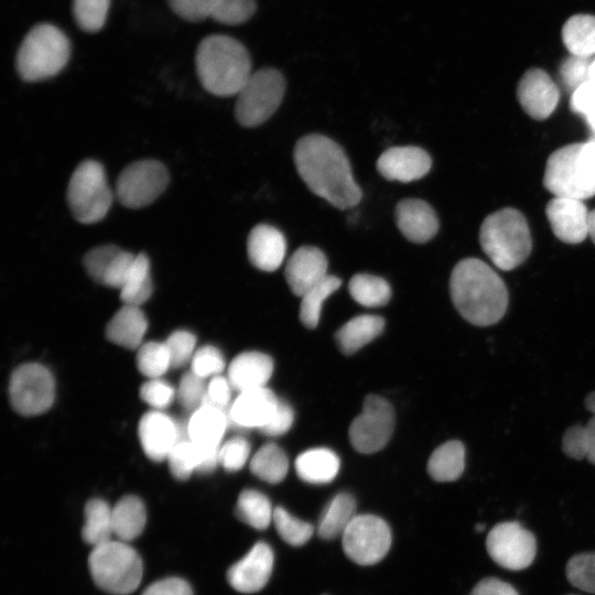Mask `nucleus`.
Wrapping results in <instances>:
<instances>
[{
    "mask_svg": "<svg viewBox=\"0 0 595 595\" xmlns=\"http://www.w3.org/2000/svg\"><path fill=\"white\" fill-rule=\"evenodd\" d=\"M294 164L300 177L317 196L339 209L354 207L361 199L349 160L338 143L312 133L294 147Z\"/></svg>",
    "mask_w": 595,
    "mask_h": 595,
    "instance_id": "nucleus-1",
    "label": "nucleus"
},
{
    "mask_svg": "<svg viewBox=\"0 0 595 595\" xmlns=\"http://www.w3.org/2000/svg\"><path fill=\"white\" fill-rule=\"evenodd\" d=\"M451 299L464 320L476 326L499 322L508 307V291L501 278L484 261L461 260L450 279Z\"/></svg>",
    "mask_w": 595,
    "mask_h": 595,
    "instance_id": "nucleus-2",
    "label": "nucleus"
},
{
    "mask_svg": "<svg viewBox=\"0 0 595 595\" xmlns=\"http://www.w3.org/2000/svg\"><path fill=\"white\" fill-rule=\"evenodd\" d=\"M195 65L202 86L220 97L237 95L252 74L245 45L223 34L208 35L199 42Z\"/></svg>",
    "mask_w": 595,
    "mask_h": 595,
    "instance_id": "nucleus-3",
    "label": "nucleus"
},
{
    "mask_svg": "<svg viewBox=\"0 0 595 595\" xmlns=\"http://www.w3.org/2000/svg\"><path fill=\"white\" fill-rule=\"evenodd\" d=\"M543 183L558 197L595 195V140L560 148L548 159Z\"/></svg>",
    "mask_w": 595,
    "mask_h": 595,
    "instance_id": "nucleus-4",
    "label": "nucleus"
},
{
    "mask_svg": "<svg viewBox=\"0 0 595 595\" xmlns=\"http://www.w3.org/2000/svg\"><path fill=\"white\" fill-rule=\"evenodd\" d=\"M71 56L66 34L50 23L34 25L19 46L15 67L25 82L51 78L64 69Z\"/></svg>",
    "mask_w": 595,
    "mask_h": 595,
    "instance_id": "nucleus-5",
    "label": "nucleus"
},
{
    "mask_svg": "<svg viewBox=\"0 0 595 595\" xmlns=\"http://www.w3.org/2000/svg\"><path fill=\"white\" fill-rule=\"evenodd\" d=\"M479 241L493 263L506 271L521 264L531 251L527 220L515 208H504L486 217L480 227Z\"/></svg>",
    "mask_w": 595,
    "mask_h": 595,
    "instance_id": "nucleus-6",
    "label": "nucleus"
},
{
    "mask_svg": "<svg viewBox=\"0 0 595 595\" xmlns=\"http://www.w3.org/2000/svg\"><path fill=\"white\" fill-rule=\"evenodd\" d=\"M88 566L95 584L115 595L134 592L143 573L138 552L127 542L113 539L93 548Z\"/></svg>",
    "mask_w": 595,
    "mask_h": 595,
    "instance_id": "nucleus-7",
    "label": "nucleus"
},
{
    "mask_svg": "<svg viewBox=\"0 0 595 595\" xmlns=\"http://www.w3.org/2000/svg\"><path fill=\"white\" fill-rule=\"evenodd\" d=\"M112 199L104 166L95 160L80 162L67 186V203L74 218L83 224L97 223L107 215Z\"/></svg>",
    "mask_w": 595,
    "mask_h": 595,
    "instance_id": "nucleus-8",
    "label": "nucleus"
},
{
    "mask_svg": "<svg viewBox=\"0 0 595 595\" xmlns=\"http://www.w3.org/2000/svg\"><path fill=\"white\" fill-rule=\"evenodd\" d=\"M284 91V77L275 68L266 67L252 73L237 94V121L248 128L263 123L279 108Z\"/></svg>",
    "mask_w": 595,
    "mask_h": 595,
    "instance_id": "nucleus-9",
    "label": "nucleus"
},
{
    "mask_svg": "<svg viewBox=\"0 0 595 595\" xmlns=\"http://www.w3.org/2000/svg\"><path fill=\"white\" fill-rule=\"evenodd\" d=\"M9 396L13 409L22 415H37L47 411L55 397L51 371L36 363L23 364L10 378Z\"/></svg>",
    "mask_w": 595,
    "mask_h": 595,
    "instance_id": "nucleus-10",
    "label": "nucleus"
},
{
    "mask_svg": "<svg viewBox=\"0 0 595 595\" xmlns=\"http://www.w3.org/2000/svg\"><path fill=\"white\" fill-rule=\"evenodd\" d=\"M169 173L156 160H140L126 166L116 185L118 201L128 208H142L153 203L166 188Z\"/></svg>",
    "mask_w": 595,
    "mask_h": 595,
    "instance_id": "nucleus-11",
    "label": "nucleus"
},
{
    "mask_svg": "<svg viewBox=\"0 0 595 595\" xmlns=\"http://www.w3.org/2000/svg\"><path fill=\"white\" fill-rule=\"evenodd\" d=\"M345 554L359 565L381 561L391 545L388 523L374 515H356L342 536Z\"/></svg>",
    "mask_w": 595,
    "mask_h": 595,
    "instance_id": "nucleus-12",
    "label": "nucleus"
},
{
    "mask_svg": "<svg viewBox=\"0 0 595 595\" xmlns=\"http://www.w3.org/2000/svg\"><path fill=\"white\" fill-rule=\"evenodd\" d=\"M394 429V411L383 398L369 394L365 398L363 411L357 415L348 431L353 447L364 454L383 448Z\"/></svg>",
    "mask_w": 595,
    "mask_h": 595,
    "instance_id": "nucleus-13",
    "label": "nucleus"
},
{
    "mask_svg": "<svg viewBox=\"0 0 595 595\" xmlns=\"http://www.w3.org/2000/svg\"><path fill=\"white\" fill-rule=\"evenodd\" d=\"M486 549L499 566L520 571L530 566L536 558L537 541L532 532L518 521L496 524L487 534Z\"/></svg>",
    "mask_w": 595,
    "mask_h": 595,
    "instance_id": "nucleus-14",
    "label": "nucleus"
},
{
    "mask_svg": "<svg viewBox=\"0 0 595 595\" xmlns=\"http://www.w3.org/2000/svg\"><path fill=\"white\" fill-rule=\"evenodd\" d=\"M274 555L266 542L256 543L248 553L227 571V581L237 592L251 594L262 589L273 570Z\"/></svg>",
    "mask_w": 595,
    "mask_h": 595,
    "instance_id": "nucleus-15",
    "label": "nucleus"
},
{
    "mask_svg": "<svg viewBox=\"0 0 595 595\" xmlns=\"http://www.w3.org/2000/svg\"><path fill=\"white\" fill-rule=\"evenodd\" d=\"M134 258L136 255L115 245H102L90 249L83 263L96 282L120 290Z\"/></svg>",
    "mask_w": 595,
    "mask_h": 595,
    "instance_id": "nucleus-16",
    "label": "nucleus"
},
{
    "mask_svg": "<svg viewBox=\"0 0 595 595\" xmlns=\"http://www.w3.org/2000/svg\"><path fill=\"white\" fill-rule=\"evenodd\" d=\"M138 432L145 455L154 462L167 459L183 439L178 424L160 410L147 412L139 422Z\"/></svg>",
    "mask_w": 595,
    "mask_h": 595,
    "instance_id": "nucleus-17",
    "label": "nucleus"
},
{
    "mask_svg": "<svg viewBox=\"0 0 595 595\" xmlns=\"http://www.w3.org/2000/svg\"><path fill=\"white\" fill-rule=\"evenodd\" d=\"M432 165L429 153L419 147H393L381 153L377 170L386 180L409 183L425 176Z\"/></svg>",
    "mask_w": 595,
    "mask_h": 595,
    "instance_id": "nucleus-18",
    "label": "nucleus"
},
{
    "mask_svg": "<svg viewBox=\"0 0 595 595\" xmlns=\"http://www.w3.org/2000/svg\"><path fill=\"white\" fill-rule=\"evenodd\" d=\"M547 217L554 235L567 244L582 242L588 236V216L581 199L554 196L547 205Z\"/></svg>",
    "mask_w": 595,
    "mask_h": 595,
    "instance_id": "nucleus-19",
    "label": "nucleus"
},
{
    "mask_svg": "<svg viewBox=\"0 0 595 595\" xmlns=\"http://www.w3.org/2000/svg\"><path fill=\"white\" fill-rule=\"evenodd\" d=\"M517 97L529 116L541 120L554 111L559 101V89L544 71L531 68L521 77Z\"/></svg>",
    "mask_w": 595,
    "mask_h": 595,
    "instance_id": "nucleus-20",
    "label": "nucleus"
},
{
    "mask_svg": "<svg viewBox=\"0 0 595 595\" xmlns=\"http://www.w3.org/2000/svg\"><path fill=\"white\" fill-rule=\"evenodd\" d=\"M284 274L290 290L301 298L327 275V259L321 249L302 246L288 260Z\"/></svg>",
    "mask_w": 595,
    "mask_h": 595,
    "instance_id": "nucleus-21",
    "label": "nucleus"
},
{
    "mask_svg": "<svg viewBox=\"0 0 595 595\" xmlns=\"http://www.w3.org/2000/svg\"><path fill=\"white\" fill-rule=\"evenodd\" d=\"M279 398L267 387L239 392L229 407L228 419L237 426L261 429L273 415Z\"/></svg>",
    "mask_w": 595,
    "mask_h": 595,
    "instance_id": "nucleus-22",
    "label": "nucleus"
},
{
    "mask_svg": "<svg viewBox=\"0 0 595 595\" xmlns=\"http://www.w3.org/2000/svg\"><path fill=\"white\" fill-rule=\"evenodd\" d=\"M219 447L202 446L190 439L180 440L167 457L171 474L178 480H186L193 473H212L219 464Z\"/></svg>",
    "mask_w": 595,
    "mask_h": 595,
    "instance_id": "nucleus-23",
    "label": "nucleus"
},
{
    "mask_svg": "<svg viewBox=\"0 0 595 595\" xmlns=\"http://www.w3.org/2000/svg\"><path fill=\"white\" fill-rule=\"evenodd\" d=\"M396 223L410 241L423 244L439 230V219L432 206L418 198H405L396 206Z\"/></svg>",
    "mask_w": 595,
    "mask_h": 595,
    "instance_id": "nucleus-24",
    "label": "nucleus"
},
{
    "mask_svg": "<svg viewBox=\"0 0 595 595\" xmlns=\"http://www.w3.org/2000/svg\"><path fill=\"white\" fill-rule=\"evenodd\" d=\"M286 251L284 235L275 227L259 224L249 232L247 253L250 262L259 270L275 271L283 262Z\"/></svg>",
    "mask_w": 595,
    "mask_h": 595,
    "instance_id": "nucleus-25",
    "label": "nucleus"
},
{
    "mask_svg": "<svg viewBox=\"0 0 595 595\" xmlns=\"http://www.w3.org/2000/svg\"><path fill=\"white\" fill-rule=\"evenodd\" d=\"M273 372L272 358L260 351H245L230 363L227 379L238 392L262 388Z\"/></svg>",
    "mask_w": 595,
    "mask_h": 595,
    "instance_id": "nucleus-26",
    "label": "nucleus"
},
{
    "mask_svg": "<svg viewBox=\"0 0 595 595\" xmlns=\"http://www.w3.org/2000/svg\"><path fill=\"white\" fill-rule=\"evenodd\" d=\"M148 321L140 306L125 304L106 327L108 339L119 346L134 349L142 345Z\"/></svg>",
    "mask_w": 595,
    "mask_h": 595,
    "instance_id": "nucleus-27",
    "label": "nucleus"
},
{
    "mask_svg": "<svg viewBox=\"0 0 595 595\" xmlns=\"http://www.w3.org/2000/svg\"><path fill=\"white\" fill-rule=\"evenodd\" d=\"M227 425L224 410L203 404L192 413L186 430L188 439L198 445L220 446Z\"/></svg>",
    "mask_w": 595,
    "mask_h": 595,
    "instance_id": "nucleus-28",
    "label": "nucleus"
},
{
    "mask_svg": "<svg viewBox=\"0 0 595 595\" xmlns=\"http://www.w3.org/2000/svg\"><path fill=\"white\" fill-rule=\"evenodd\" d=\"M339 458L335 452L325 447L310 448L301 453L294 463L298 476L310 484H326L338 474Z\"/></svg>",
    "mask_w": 595,
    "mask_h": 595,
    "instance_id": "nucleus-29",
    "label": "nucleus"
},
{
    "mask_svg": "<svg viewBox=\"0 0 595 595\" xmlns=\"http://www.w3.org/2000/svg\"><path fill=\"white\" fill-rule=\"evenodd\" d=\"M385 328V320L377 315H359L345 323L335 339L345 355H351L379 336Z\"/></svg>",
    "mask_w": 595,
    "mask_h": 595,
    "instance_id": "nucleus-30",
    "label": "nucleus"
},
{
    "mask_svg": "<svg viewBox=\"0 0 595 595\" xmlns=\"http://www.w3.org/2000/svg\"><path fill=\"white\" fill-rule=\"evenodd\" d=\"M145 522V507L137 496H125L112 507V530L119 541L129 542L139 537Z\"/></svg>",
    "mask_w": 595,
    "mask_h": 595,
    "instance_id": "nucleus-31",
    "label": "nucleus"
},
{
    "mask_svg": "<svg viewBox=\"0 0 595 595\" xmlns=\"http://www.w3.org/2000/svg\"><path fill=\"white\" fill-rule=\"evenodd\" d=\"M356 517V500L348 493L334 496L323 509L317 524V534L324 540L342 537Z\"/></svg>",
    "mask_w": 595,
    "mask_h": 595,
    "instance_id": "nucleus-32",
    "label": "nucleus"
},
{
    "mask_svg": "<svg viewBox=\"0 0 595 595\" xmlns=\"http://www.w3.org/2000/svg\"><path fill=\"white\" fill-rule=\"evenodd\" d=\"M428 473L436 482H454L465 468V446L451 440L434 450L428 461Z\"/></svg>",
    "mask_w": 595,
    "mask_h": 595,
    "instance_id": "nucleus-33",
    "label": "nucleus"
},
{
    "mask_svg": "<svg viewBox=\"0 0 595 595\" xmlns=\"http://www.w3.org/2000/svg\"><path fill=\"white\" fill-rule=\"evenodd\" d=\"M83 540L93 548L112 540V507L102 499H90L84 509Z\"/></svg>",
    "mask_w": 595,
    "mask_h": 595,
    "instance_id": "nucleus-34",
    "label": "nucleus"
},
{
    "mask_svg": "<svg viewBox=\"0 0 595 595\" xmlns=\"http://www.w3.org/2000/svg\"><path fill=\"white\" fill-rule=\"evenodd\" d=\"M563 43L571 55L591 57L595 55V17L575 14L562 29Z\"/></svg>",
    "mask_w": 595,
    "mask_h": 595,
    "instance_id": "nucleus-35",
    "label": "nucleus"
},
{
    "mask_svg": "<svg viewBox=\"0 0 595 595\" xmlns=\"http://www.w3.org/2000/svg\"><path fill=\"white\" fill-rule=\"evenodd\" d=\"M120 299L125 304L140 306L152 294L150 261L144 253L136 255L134 261L120 288Z\"/></svg>",
    "mask_w": 595,
    "mask_h": 595,
    "instance_id": "nucleus-36",
    "label": "nucleus"
},
{
    "mask_svg": "<svg viewBox=\"0 0 595 595\" xmlns=\"http://www.w3.org/2000/svg\"><path fill=\"white\" fill-rule=\"evenodd\" d=\"M273 510L264 494L256 489H245L238 496L235 515L244 523L263 530L272 522Z\"/></svg>",
    "mask_w": 595,
    "mask_h": 595,
    "instance_id": "nucleus-37",
    "label": "nucleus"
},
{
    "mask_svg": "<svg viewBox=\"0 0 595 595\" xmlns=\"http://www.w3.org/2000/svg\"><path fill=\"white\" fill-rule=\"evenodd\" d=\"M251 473L270 484L281 483L289 470V459L281 447L268 443L261 446L249 464Z\"/></svg>",
    "mask_w": 595,
    "mask_h": 595,
    "instance_id": "nucleus-38",
    "label": "nucleus"
},
{
    "mask_svg": "<svg viewBox=\"0 0 595 595\" xmlns=\"http://www.w3.org/2000/svg\"><path fill=\"white\" fill-rule=\"evenodd\" d=\"M350 296L360 305L377 307L387 304L391 298L389 283L377 275L357 273L348 283Z\"/></svg>",
    "mask_w": 595,
    "mask_h": 595,
    "instance_id": "nucleus-39",
    "label": "nucleus"
},
{
    "mask_svg": "<svg viewBox=\"0 0 595 595\" xmlns=\"http://www.w3.org/2000/svg\"><path fill=\"white\" fill-rule=\"evenodd\" d=\"M342 281L338 277L327 274L321 282L301 296L300 321L306 328L317 326L324 301L339 289Z\"/></svg>",
    "mask_w": 595,
    "mask_h": 595,
    "instance_id": "nucleus-40",
    "label": "nucleus"
},
{
    "mask_svg": "<svg viewBox=\"0 0 595 595\" xmlns=\"http://www.w3.org/2000/svg\"><path fill=\"white\" fill-rule=\"evenodd\" d=\"M562 451L571 458H586L595 465V412L586 424L573 425L564 432Z\"/></svg>",
    "mask_w": 595,
    "mask_h": 595,
    "instance_id": "nucleus-41",
    "label": "nucleus"
},
{
    "mask_svg": "<svg viewBox=\"0 0 595 595\" xmlns=\"http://www.w3.org/2000/svg\"><path fill=\"white\" fill-rule=\"evenodd\" d=\"M272 521L281 539L293 547L305 544L314 533L310 522L294 517L280 506L274 508Z\"/></svg>",
    "mask_w": 595,
    "mask_h": 595,
    "instance_id": "nucleus-42",
    "label": "nucleus"
},
{
    "mask_svg": "<svg viewBox=\"0 0 595 595\" xmlns=\"http://www.w3.org/2000/svg\"><path fill=\"white\" fill-rule=\"evenodd\" d=\"M137 366L150 379L160 378L171 367V358L164 343L148 342L138 348Z\"/></svg>",
    "mask_w": 595,
    "mask_h": 595,
    "instance_id": "nucleus-43",
    "label": "nucleus"
},
{
    "mask_svg": "<svg viewBox=\"0 0 595 595\" xmlns=\"http://www.w3.org/2000/svg\"><path fill=\"white\" fill-rule=\"evenodd\" d=\"M110 0H73V15L79 29L98 32L105 24Z\"/></svg>",
    "mask_w": 595,
    "mask_h": 595,
    "instance_id": "nucleus-44",
    "label": "nucleus"
},
{
    "mask_svg": "<svg viewBox=\"0 0 595 595\" xmlns=\"http://www.w3.org/2000/svg\"><path fill=\"white\" fill-rule=\"evenodd\" d=\"M565 574L573 586L595 594V553L572 556L566 564Z\"/></svg>",
    "mask_w": 595,
    "mask_h": 595,
    "instance_id": "nucleus-45",
    "label": "nucleus"
},
{
    "mask_svg": "<svg viewBox=\"0 0 595 595\" xmlns=\"http://www.w3.org/2000/svg\"><path fill=\"white\" fill-rule=\"evenodd\" d=\"M256 9L255 0H220L210 19L221 24L237 25L248 21Z\"/></svg>",
    "mask_w": 595,
    "mask_h": 595,
    "instance_id": "nucleus-46",
    "label": "nucleus"
},
{
    "mask_svg": "<svg viewBox=\"0 0 595 595\" xmlns=\"http://www.w3.org/2000/svg\"><path fill=\"white\" fill-rule=\"evenodd\" d=\"M171 358L172 368H181L190 363L195 354L196 337L188 331L173 332L164 342Z\"/></svg>",
    "mask_w": 595,
    "mask_h": 595,
    "instance_id": "nucleus-47",
    "label": "nucleus"
},
{
    "mask_svg": "<svg viewBox=\"0 0 595 595\" xmlns=\"http://www.w3.org/2000/svg\"><path fill=\"white\" fill-rule=\"evenodd\" d=\"M205 393L204 379L190 370L181 378L176 397L185 410L194 412L203 405Z\"/></svg>",
    "mask_w": 595,
    "mask_h": 595,
    "instance_id": "nucleus-48",
    "label": "nucleus"
},
{
    "mask_svg": "<svg viewBox=\"0 0 595 595\" xmlns=\"http://www.w3.org/2000/svg\"><path fill=\"white\" fill-rule=\"evenodd\" d=\"M224 368L223 354L212 345L197 349L191 360V371L203 379L220 375Z\"/></svg>",
    "mask_w": 595,
    "mask_h": 595,
    "instance_id": "nucleus-49",
    "label": "nucleus"
},
{
    "mask_svg": "<svg viewBox=\"0 0 595 595\" xmlns=\"http://www.w3.org/2000/svg\"><path fill=\"white\" fill-rule=\"evenodd\" d=\"M250 454V443L240 436L229 439L219 447V464L228 472L241 469Z\"/></svg>",
    "mask_w": 595,
    "mask_h": 595,
    "instance_id": "nucleus-50",
    "label": "nucleus"
},
{
    "mask_svg": "<svg viewBox=\"0 0 595 595\" xmlns=\"http://www.w3.org/2000/svg\"><path fill=\"white\" fill-rule=\"evenodd\" d=\"M170 9L181 19L198 22L210 18L220 0H166Z\"/></svg>",
    "mask_w": 595,
    "mask_h": 595,
    "instance_id": "nucleus-51",
    "label": "nucleus"
},
{
    "mask_svg": "<svg viewBox=\"0 0 595 595\" xmlns=\"http://www.w3.org/2000/svg\"><path fill=\"white\" fill-rule=\"evenodd\" d=\"M589 57L571 55L561 64L560 76L563 85L572 93L589 80Z\"/></svg>",
    "mask_w": 595,
    "mask_h": 595,
    "instance_id": "nucleus-52",
    "label": "nucleus"
},
{
    "mask_svg": "<svg viewBox=\"0 0 595 595\" xmlns=\"http://www.w3.org/2000/svg\"><path fill=\"white\" fill-rule=\"evenodd\" d=\"M140 397L154 410H162L175 398V389L169 382L153 378L142 385Z\"/></svg>",
    "mask_w": 595,
    "mask_h": 595,
    "instance_id": "nucleus-53",
    "label": "nucleus"
},
{
    "mask_svg": "<svg viewBox=\"0 0 595 595\" xmlns=\"http://www.w3.org/2000/svg\"><path fill=\"white\" fill-rule=\"evenodd\" d=\"M294 421V411L284 400L279 399L277 409L269 422L259 429L266 435L279 436L286 433Z\"/></svg>",
    "mask_w": 595,
    "mask_h": 595,
    "instance_id": "nucleus-54",
    "label": "nucleus"
},
{
    "mask_svg": "<svg viewBox=\"0 0 595 595\" xmlns=\"http://www.w3.org/2000/svg\"><path fill=\"white\" fill-rule=\"evenodd\" d=\"M231 389L227 378L220 375L213 377L206 387L203 404L212 405L225 411V409L230 407Z\"/></svg>",
    "mask_w": 595,
    "mask_h": 595,
    "instance_id": "nucleus-55",
    "label": "nucleus"
},
{
    "mask_svg": "<svg viewBox=\"0 0 595 595\" xmlns=\"http://www.w3.org/2000/svg\"><path fill=\"white\" fill-rule=\"evenodd\" d=\"M141 595H193V591L186 581L169 577L152 583Z\"/></svg>",
    "mask_w": 595,
    "mask_h": 595,
    "instance_id": "nucleus-56",
    "label": "nucleus"
},
{
    "mask_svg": "<svg viewBox=\"0 0 595 595\" xmlns=\"http://www.w3.org/2000/svg\"><path fill=\"white\" fill-rule=\"evenodd\" d=\"M571 108L585 117L595 108V83L588 80L572 93Z\"/></svg>",
    "mask_w": 595,
    "mask_h": 595,
    "instance_id": "nucleus-57",
    "label": "nucleus"
},
{
    "mask_svg": "<svg viewBox=\"0 0 595 595\" xmlns=\"http://www.w3.org/2000/svg\"><path fill=\"white\" fill-rule=\"evenodd\" d=\"M469 595H519L509 583L496 577L480 580L470 591Z\"/></svg>",
    "mask_w": 595,
    "mask_h": 595,
    "instance_id": "nucleus-58",
    "label": "nucleus"
},
{
    "mask_svg": "<svg viewBox=\"0 0 595 595\" xmlns=\"http://www.w3.org/2000/svg\"><path fill=\"white\" fill-rule=\"evenodd\" d=\"M585 408L591 412H595V391L589 392L584 400Z\"/></svg>",
    "mask_w": 595,
    "mask_h": 595,
    "instance_id": "nucleus-59",
    "label": "nucleus"
},
{
    "mask_svg": "<svg viewBox=\"0 0 595 595\" xmlns=\"http://www.w3.org/2000/svg\"><path fill=\"white\" fill-rule=\"evenodd\" d=\"M588 236H591L595 244V209H593L588 216Z\"/></svg>",
    "mask_w": 595,
    "mask_h": 595,
    "instance_id": "nucleus-60",
    "label": "nucleus"
},
{
    "mask_svg": "<svg viewBox=\"0 0 595 595\" xmlns=\"http://www.w3.org/2000/svg\"><path fill=\"white\" fill-rule=\"evenodd\" d=\"M587 122L595 131V108L586 116Z\"/></svg>",
    "mask_w": 595,
    "mask_h": 595,
    "instance_id": "nucleus-61",
    "label": "nucleus"
},
{
    "mask_svg": "<svg viewBox=\"0 0 595 595\" xmlns=\"http://www.w3.org/2000/svg\"><path fill=\"white\" fill-rule=\"evenodd\" d=\"M589 80L595 83V57L592 60L589 66Z\"/></svg>",
    "mask_w": 595,
    "mask_h": 595,
    "instance_id": "nucleus-62",
    "label": "nucleus"
},
{
    "mask_svg": "<svg viewBox=\"0 0 595 595\" xmlns=\"http://www.w3.org/2000/svg\"><path fill=\"white\" fill-rule=\"evenodd\" d=\"M475 530L478 531V532L483 531L484 530V524H480V523L476 524Z\"/></svg>",
    "mask_w": 595,
    "mask_h": 595,
    "instance_id": "nucleus-63",
    "label": "nucleus"
}]
</instances>
